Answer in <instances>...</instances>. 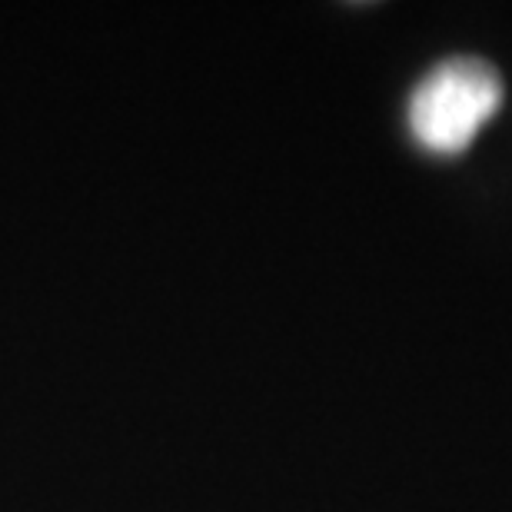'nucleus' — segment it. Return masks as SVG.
Instances as JSON below:
<instances>
[{"label": "nucleus", "mask_w": 512, "mask_h": 512, "mask_svg": "<svg viewBox=\"0 0 512 512\" xmlns=\"http://www.w3.org/2000/svg\"><path fill=\"white\" fill-rule=\"evenodd\" d=\"M503 104L496 70L473 57H456L426 74L409 100V130L433 153H459Z\"/></svg>", "instance_id": "nucleus-1"}]
</instances>
